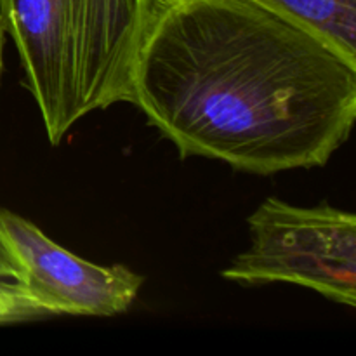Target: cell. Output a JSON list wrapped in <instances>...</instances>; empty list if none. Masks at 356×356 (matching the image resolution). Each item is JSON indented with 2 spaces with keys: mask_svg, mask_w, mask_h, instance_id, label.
<instances>
[{
  "mask_svg": "<svg viewBox=\"0 0 356 356\" xmlns=\"http://www.w3.org/2000/svg\"><path fill=\"white\" fill-rule=\"evenodd\" d=\"M181 159L273 176L329 163L356 118V61L254 0H155L129 101Z\"/></svg>",
  "mask_w": 356,
  "mask_h": 356,
  "instance_id": "1",
  "label": "cell"
},
{
  "mask_svg": "<svg viewBox=\"0 0 356 356\" xmlns=\"http://www.w3.org/2000/svg\"><path fill=\"white\" fill-rule=\"evenodd\" d=\"M155 0H0L23 86L58 146L96 110L127 103Z\"/></svg>",
  "mask_w": 356,
  "mask_h": 356,
  "instance_id": "2",
  "label": "cell"
},
{
  "mask_svg": "<svg viewBox=\"0 0 356 356\" xmlns=\"http://www.w3.org/2000/svg\"><path fill=\"white\" fill-rule=\"evenodd\" d=\"M0 228L19 252L28 289L45 316H115L138 299L145 278L129 268L89 263L9 209H0Z\"/></svg>",
  "mask_w": 356,
  "mask_h": 356,
  "instance_id": "4",
  "label": "cell"
},
{
  "mask_svg": "<svg viewBox=\"0 0 356 356\" xmlns=\"http://www.w3.org/2000/svg\"><path fill=\"white\" fill-rule=\"evenodd\" d=\"M313 28L356 61V0H254Z\"/></svg>",
  "mask_w": 356,
  "mask_h": 356,
  "instance_id": "5",
  "label": "cell"
},
{
  "mask_svg": "<svg viewBox=\"0 0 356 356\" xmlns=\"http://www.w3.org/2000/svg\"><path fill=\"white\" fill-rule=\"evenodd\" d=\"M0 294L30 299L38 306L37 299L28 289L26 268H24L23 259L2 228H0ZM38 309H40V306H38Z\"/></svg>",
  "mask_w": 356,
  "mask_h": 356,
  "instance_id": "6",
  "label": "cell"
},
{
  "mask_svg": "<svg viewBox=\"0 0 356 356\" xmlns=\"http://www.w3.org/2000/svg\"><path fill=\"white\" fill-rule=\"evenodd\" d=\"M249 249L221 271L245 285L292 284L337 305H356V216L270 197L249 216Z\"/></svg>",
  "mask_w": 356,
  "mask_h": 356,
  "instance_id": "3",
  "label": "cell"
},
{
  "mask_svg": "<svg viewBox=\"0 0 356 356\" xmlns=\"http://www.w3.org/2000/svg\"><path fill=\"white\" fill-rule=\"evenodd\" d=\"M3 40H6V33L2 30V24H0V76H2L3 68Z\"/></svg>",
  "mask_w": 356,
  "mask_h": 356,
  "instance_id": "8",
  "label": "cell"
},
{
  "mask_svg": "<svg viewBox=\"0 0 356 356\" xmlns=\"http://www.w3.org/2000/svg\"><path fill=\"white\" fill-rule=\"evenodd\" d=\"M37 318H44V313L33 301L17 296L0 294V325Z\"/></svg>",
  "mask_w": 356,
  "mask_h": 356,
  "instance_id": "7",
  "label": "cell"
}]
</instances>
